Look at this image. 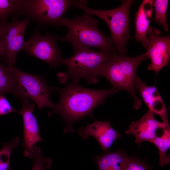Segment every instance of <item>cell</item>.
<instances>
[{"mask_svg": "<svg viewBox=\"0 0 170 170\" xmlns=\"http://www.w3.org/2000/svg\"><path fill=\"white\" fill-rule=\"evenodd\" d=\"M52 90L59 93L60 98L48 115L56 114L61 116L65 123L64 133L73 132V124L76 122L87 116L94 118V109L103 104L108 96L119 91L114 87L107 90L87 88L74 81L64 88H52Z\"/></svg>", "mask_w": 170, "mask_h": 170, "instance_id": "1", "label": "cell"}, {"mask_svg": "<svg viewBox=\"0 0 170 170\" xmlns=\"http://www.w3.org/2000/svg\"><path fill=\"white\" fill-rule=\"evenodd\" d=\"M148 58L146 53L138 56L129 57L115 52L101 67L98 76L105 77L119 91L124 90L129 93L133 100L134 107L138 110L142 101L136 94V71L140 63Z\"/></svg>", "mask_w": 170, "mask_h": 170, "instance_id": "2", "label": "cell"}, {"mask_svg": "<svg viewBox=\"0 0 170 170\" xmlns=\"http://www.w3.org/2000/svg\"><path fill=\"white\" fill-rule=\"evenodd\" d=\"M98 21L85 13L72 19L62 18L59 26L68 29L64 37L59 38L62 42H68L73 49L81 48L94 47L112 52H116L112 46L110 37L102 32L98 27Z\"/></svg>", "mask_w": 170, "mask_h": 170, "instance_id": "3", "label": "cell"}, {"mask_svg": "<svg viewBox=\"0 0 170 170\" xmlns=\"http://www.w3.org/2000/svg\"><path fill=\"white\" fill-rule=\"evenodd\" d=\"M113 53L105 50L96 51L87 48L74 49L72 56L61 60V64L66 65L67 70L57 74L60 82L65 83L70 79L78 82L84 79L89 84L97 82L100 69Z\"/></svg>", "mask_w": 170, "mask_h": 170, "instance_id": "4", "label": "cell"}, {"mask_svg": "<svg viewBox=\"0 0 170 170\" xmlns=\"http://www.w3.org/2000/svg\"><path fill=\"white\" fill-rule=\"evenodd\" d=\"M134 1L122 0L121 5L115 8L99 10L87 7L86 0L76 1L75 6L90 15H95L104 20L110 30L112 43L116 52L126 55L125 47L129 38V10Z\"/></svg>", "mask_w": 170, "mask_h": 170, "instance_id": "5", "label": "cell"}, {"mask_svg": "<svg viewBox=\"0 0 170 170\" xmlns=\"http://www.w3.org/2000/svg\"><path fill=\"white\" fill-rule=\"evenodd\" d=\"M76 1L70 0H22L15 17L24 15L42 25L59 26L63 15Z\"/></svg>", "mask_w": 170, "mask_h": 170, "instance_id": "6", "label": "cell"}, {"mask_svg": "<svg viewBox=\"0 0 170 170\" xmlns=\"http://www.w3.org/2000/svg\"><path fill=\"white\" fill-rule=\"evenodd\" d=\"M12 70L15 82L14 95L21 100L31 99L39 109L54 107V105L49 97L52 88L48 85L43 77L26 73L14 66Z\"/></svg>", "mask_w": 170, "mask_h": 170, "instance_id": "7", "label": "cell"}, {"mask_svg": "<svg viewBox=\"0 0 170 170\" xmlns=\"http://www.w3.org/2000/svg\"><path fill=\"white\" fill-rule=\"evenodd\" d=\"M29 22L26 16L22 20L13 17L9 22L0 23V39L2 60L9 66H14L18 53L23 50L25 42L24 34Z\"/></svg>", "mask_w": 170, "mask_h": 170, "instance_id": "8", "label": "cell"}, {"mask_svg": "<svg viewBox=\"0 0 170 170\" xmlns=\"http://www.w3.org/2000/svg\"><path fill=\"white\" fill-rule=\"evenodd\" d=\"M59 38L57 35H52L48 32L42 35L39 31H36L25 41L23 50L29 55L48 63L52 68L57 67L61 64L62 59L56 44Z\"/></svg>", "mask_w": 170, "mask_h": 170, "instance_id": "9", "label": "cell"}, {"mask_svg": "<svg viewBox=\"0 0 170 170\" xmlns=\"http://www.w3.org/2000/svg\"><path fill=\"white\" fill-rule=\"evenodd\" d=\"M157 29L149 26L147 35L149 44L145 52L151 60L149 70L154 71L156 76L160 71L168 63L170 58V37L162 36Z\"/></svg>", "mask_w": 170, "mask_h": 170, "instance_id": "10", "label": "cell"}, {"mask_svg": "<svg viewBox=\"0 0 170 170\" xmlns=\"http://www.w3.org/2000/svg\"><path fill=\"white\" fill-rule=\"evenodd\" d=\"M22 106L19 113L22 116L23 122L24 140L22 144L24 156L34 159V146L43 140L36 117L33 114L34 103H30L28 99L21 100Z\"/></svg>", "mask_w": 170, "mask_h": 170, "instance_id": "11", "label": "cell"}, {"mask_svg": "<svg viewBox=\"0 0 170 170\" xmlns=\"http://www.w3.org/2000/svg\"><path fill=\"white\" fill-rule=\"evenodd\" d=\"M169 126L168 122L156 120L154 114L148 110L139 120L131 123L125 133L133 135L137 144L144 141L152 143L160 129Z\"/></svg>", "mask_w": 170, "mask_h": 170, "instance_id": "12", "label": "cell"}, {"mask_svg": "<svg viewBox=\"0 0 170 170\" xmlns=\"http://www.w3.org/2000/svg\"><path fill=\"white\" fill-rule=\"evenodd\" d=\"M78 135L85 139L91 136L94 137L105 152L110 149L114 141L121 138L120 134L112 127L109 122L99 121L81 127L78 130Z\"/></svg>", "mask_w": 170, "mask_h": 170, "instance_id": "13", "label": "cell"}, {"mask_svg": "<svg viewBox=\"0 0 170 170\" xmlns=\"http://www.w3.org/2000/svg\"><path fill=\"white\" fill-rule=\"evenodd\" d=\"M135 88L139 90L149 110L159 116L163 122H168L167 110L155 85L148 86L137 76Z\"/></svg>", "mask_w": 170, "mask_h": 170, "instance_id": "14", "label": "cell"}, {"mask_svg": "<svg viewBox=\"0 0 170 170\" xmlns=\"http://www.w3.org/2000/svg\"><path fill=\"white\" fill-rule=\"evenodd\" d=\"M153 0L143 1L135 14V34L134 39L140 41L143 47L147 48L149 44L148 38L147 35L152 11Z\"/></svg>", "mask_w": 170, "mask_h": 170, "instance_id": "15", "label": "cell"}, {"mask_svg": "<svg viewBox=\"0 0 170 170\" xmlns=\"http://www.w3.org/2000/svg\"><path fill=\"white\" fill-rule=\"evenodd\" d=\"M128 157L125 152L118 150L95 156L94 160L99 170H125Z\"/></svg>", "mask_w": 170, "mask_h": 170, "instance_id": "16", "label": "cell"}, {"mask_svg": "<svg viewBox=\"0 0 170 170\" xmlns=\"http://www.w3.org/2000/svg\"><path fill=\"white\" fill-rule=\"evenodd\" d=\"M157 148L159 154V165L162 167L170 162L166 154L170 147V128L168 127L160 129L152 143Z\"/></svg>", "mask_w": 170, "mask_h": 170, "instance_id": "17", "label": "cell"}, {"mask_svg": "<svg viewBox=\"0 0 170 170\" xmlns=\"http://www.w3.org/2000/svg\"><path fill=\"white\" fill-rule=\"evenodd\" d=\"M13 66H6L0 63V94H14L15 82L13 72Z\"/></svg>", "mask_w": 170, "mask_h": 170, "instance_id": "18", "label": "cell"}, {"mask_svg": "<svg viewBox=\"0 0 170 170\" xmlns=\"http://www.w3.org/2000/svg\"><path fill=\"white\" fill-rule=\"evenodd\" d=\"M20 138L16 137L10 142L4 143L0 150V170H11L10 165L11 155L14 148L19 144Z\"/></svg>", "mask_w": 170, "mask_h": 170, "instance_id": "19", "label": "cell"}, {"mask_svg": "<svg viewBox=\"0 0 170 170\" xmlns=\"http://www.w3.org/2000/svg\"><path fill=\"white\" fill-rule=\"evenodd\" d=\"M22 0H0V23L6 22L8 16L20 10Z\"/></svg>", "mask_w": 170, "mask_h": 170, "instance_id": "20", "label": "cell"}, {"mask_svg": "<svg viewBox=\"0 0 170 170\" xmlns=\"http://www.w3.org/2000/svg\"><path fill=\"white\" fill-rule=\"evenodd\" d=\"M168 0L153 1V5L155 12V21L162 26L165 31L168 32V28L167 21V13Z\"/></svg>", "mask_w": 170, "mask_h": 170, "instance_id": "21", "label": "cell"}, {"mask_svg": "<svg viewBox=\"0 0 170 170\" xmlns=\"http://www.w3.org/2000/svg\"><path fill=\"white\" fill-rule=\"evenodd\" d=\"M34 161L31 170H49L51 164V160L48 157H43L41 149L38 146L34 147Z\"/></svg>", "mask_w": 170, "mask_h": 170, "instance_id": "22", "label": "cell"}, {"mask_svg": "<svg viewBox=\"0 0 170 170\" xmlns=\"http://www.w3.org/2000/svg\"><path fill=\"white\" fill-rule=\"evenodd\" d=\"M125 170H151L144 162L133 156H128Z\"/></svg>", "mask_w": 170, "mask_h": 170, "instance_id": "23", "label": "cell"}, {"mask_svg": "<svg viewBox=\"0 0 170 170\" xmlns=\"http://www.w3.org/2000/svg\"><path fill=\"white\" fill-rule=\"evenodd\" d=\"M12 112H19L11 105L2 94H0V116L5 115Z\"/></svg>", "mask_w": 170, "mask_h": 170, "instance_id": "24", "label": "cell"}, {"mask_svg": "<svg viewBox=\"0 0 170 170\" xmlns=\"http://www.w3.org/2000/svg\"><path fill=\"white\" fill-rule=\"evenodd\" d=\"M2 54V48L1 44V41L0 39V56H1Z\"/></svg>", "mask_w": 170, "mask_h": 170, "instance_id": "25", "label": "cell"}]
</instances>
